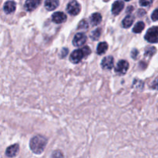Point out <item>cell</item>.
Wrapping results in <instances>:
<instances>
[{
    "label": "cell",
    "mask_w": 158,
    "mask_h": 158,
    "mask_svg": "<svg viewBox=\"0 0 158 158\" xmlns=\"http://www.w3.org/2000/svg\"><path fill=\"white\" fill-rule=\"evenodd\" d=\"M46 143H47V140L46 137L41 135H36L31 139L29 146L32 152L36 154H40L44 151Z\"/></svg>",
    "instance_id": "obj_1"
},
{
    "label": "cell",
    "mask_w": 158,
    "mask_h": 158,
    "mask_svg": "<svg viewBox=\"0 0 158 158\" xmlns=\"http://www.w3.org/2000/svg\"><path fill=\"white\" fill-rule=\"evenodd\" d=\"M145 40L151 43H158V26L150 28L145 35Z\"/></svg>",
    "instance_id": "obj_2"
},
{
    "label": "cell",
    "mask_w": 158,
    "mask_h": 158,
    "mask_svg": "<svg viewBox=\"0 0 158 158\" xmlns=\"http://www.w3.org/2000/svg\"><path fill=\"white\" fill-rule=\"evenodd\" d=\"M66 10L69 12L70 15H77L80 13V10H81V6L79 4L78 2L76 0H72L69 2L66 7Z\"/></svg>",
    "instance_id": "obj_3"
},
{
    "label": "cell",
    "mask_w": 158,
    "mask_h": 158,
    "mask_svg": "<svg viewBox=\"0 0 158 158\" xmlns=\"http://www.w3.org/2000/svg\"><path fill=\"white\" fill-rule=\"evenodd\" d=\"M85 56L83 53V49H76L74 50L72 53L70 54V56H69V60L72 62L73 63H79L82 60V59L84 58Z\"/></svg>",
    "instance_id": "obj_4"
},
{
    "label": "cell",
    "mask_w": 158,
    "mask_h": 158,
    "mask_svg": "<svg viewBox=\"0 0 158 158\" xmlns=\"http://www.w3.org/2000/svg\"><path fill=\"white\" fill-rule=\"evenodd\" d=\"M129 69V63L126 60H120L117 63V67L115 68V72L120 75H123L127 72Z\"/></svg>",
    "instance_id": "obj_5"
},
{
    "label": "cell",
    "mask_w": 158,
    "mask_h": 158,
    "mask_svg": "<svg viewBox=\"0 0 158 158\" xmlns=\"http://www.w3.org/2000/svg\"><path fill=\"white\" fill-rule=\"evenodd\" d=\"M86 41V35L83 32H79V33L76 34V35L74 36L73 40V44L77 47H80V46L84 45Z\"/></svg>",
    "instance_id": "obj_6"
},
{
    "label": "cell",
    "mask_w": 158,
    "mask_h": 158,
    "mask_svg": "<svg viewBox=\"0 0 158 158\" xmlns=\"http://www.w3.org/2000/svg\"><path fill=\"white\" fill-rule=\"evenodd\" d=\"M114 66V57L111 56L104 57L101 62V66L104 69H111Z\"/></svg>",
    "instance_id": "obj_7"
},
{
    "label": "cell",
    "mask_w": 158,
    "mask_h": 158,
    "mask_svg": "<svg viewBox=\"0 0 158 158\" xmlns=\"http://www.w3.org/2000/svg\"><path fill=\"white\" fill-rule=\"evenodd\" d=\"M41 3V0H26L25 2V9L28 12H32L36 9Z\"/></svg>",
    "instance_id": "obj_8"
},
{
    "label": "cell",
    "mask_w": 158,
    "mask_h": 158,
    "mask_svg": "<svg viewBox=\"0 0 158 158\" xmlns=\"http://www.w3.org/2000/svg\"><path fill=\"white\" fill-rule=\"evenodd\" d=\"M66 19H67V17H66V14L62 12H56L52 14V22L56 23V24L64 23V22L66 21Z\"/></svg>",
    "instance_id": "obj_9"
},
{
    "label": "cell",
    "mask_w": 158,
    "mask_h": 158,
    "mask_svg": "<svg viewBox=\"0 0 158 158\" xmlns=\"http://www.w3.org/2000/svg\"><path fill=\"white\" fill-rule=\"evenodd\" d=\"M123 7H124V3H123V2L120 1V0L116 1L115 2H114V4L112 6V13L114 15H118L123 10Z\"/></svg>",
    "instance_id": "obj_10"
},
{
    "label": "cell",
    "mask_w": 158,
    "mask_h": 158,
    "mask_svg": "<svg viewBox=\"0 0 158 158\" xmlns=\"http://www.w3.org/2000/svg\"><path fill=\"white\" fill-rule=\"evenodd\" d=\"M19 147L18 144H13L9 146V148L6 149V156L9 157H15L19 152Z\"/></svg>",
    "instance_id": "obj_11"
},
{
    "label": "cell",
    "mask_w": 158,
    "mask_h": 158,
    "mask_svg": "<svg viewBox=\"0 0 158 158\" xmlns=\"http://www.w3.org/2000/svg\"><path fill=\"white\" fill-rule=\"evenodd\" d=\"M60 5L59 0H46L45 2V8L48 11H53L56 9Z\"/></svg>",
    "instance_id": "obj_12"
},
{
    "label": "cell",
    "mask_w": 158,
    "mask_h": 158,
    "mask_svg": "<svg viewBox=\"0 0 158 158\" xmlns=\"http://www.w3.org/2000/svg\"><path fill=\"white\" fill-rule=\"evenodd\" d=\"M15 8H16V4L14 1H7L4 5V11L7 14L15 12Z\"/></svg>",
    "instance_id": "obj_13"
},
{
    "label": "cell",
    "mask_w": 158,
    "mask_h": 158,
    "mask_svg": "<svg viewBox=\"0 0 158 158\" xmlns=\"http://www.w3.org/2000/svg\"><path fill=\"white\" fill-rule=\"evenodd\" d=\"M102 21V15L99 12H95L90 16V23L93 26H97Z\"/></svg>",
    "instance_id": "obj_14"
},
{
    "label": "cell",
    "mask_w": 158,
    "mask_h": 158,
    "mask_svg": "<svg viewBox=\"0 0 158 158\" xmlns=\"http://www.w3.org/2000/svg\"><path fill=\"white\" fill-rule=\"evenodd\" d=\"M134 22V18L132 15H127L124 19H123V22H122V26L125 29L130 28L133 25Z\"/></svg>",
    "instance_id": "obj_15"
},
{
    "label": "cell",
    "mask_w": 158,
    "mask_h": 158,
    "mask_svg": "<svg viewBox=\"0 0 158 158\" xmlns=\"http://www.w3.org/2000/svg\"><path fill=\"white\" fill-rule=\"evenodd\" d=\"M108 49V44L106 43V42H102V43H100L97 46V52L99 55H103L105 52L107 51Z\"/></svg>",
    "instance_id": "obj_16"
},
{
    "label": "cell",
    "mask_w": 158,
    "mask_h": 158,
    "mask_svg": "<svg viewBox=\"0 0 158 158\" xmlns=\"http://www.w3.org/2000/svg\"><path fill=\"white\" fill-rule=\"evenodd\" d=\"M145 28V24L143 22H138L137 24L134 26V29H133V32H135V33H140Z\"/></svg>",
    "instance_id": "obj_17"
},
{
    "label": "cell",
    "mask_w": 158,
    "mask_h": 158,
    "mask_svg": "<svg viewBox=\"0 0 158 158\" xmlns=\"http://www.w3.org/2000/svg\"><path fill=\"white\" fill-rule=\"evenodd\" d=\"M157 52V49L155 47H148L145 51V56H152Z\"/></svg>",
    "instance_id": "obj_18"
},
{
    "label": "cell",
    "mask_w": 158,
    "mask_h": 158,
    "mask_svg": "<svg viewBox=\"0 0 158 158\" xmlns=\"http://www.w3.org/2000/svg\"><path fill=\"white\" fill-rule=\"evenodd\" d=\"M100 35H101V29H97L92 32L91 37L94 40H97L100 37Z\"/></svg>",
    "instance_id": "obj_19"
},
{
    "label": "cell",
    "mask_w": 158,
    "mask_h": 158,
    "mask_svg": "<svg viewBox=\"0 0 158 158\" xmlns=\"http://www.w3.org/2000/svg\"><path fill=\"white\" fill-rule=\"evenodd\" d=\"M51 158H64V157H63V154L61 151H56L52 154Z\"/></svg>",
    "instance_id": "obj_20"
},
{
    "label": "cell",
    "mask_w": 158,
    "mask_h": 158,
    "mask_svg": "<svg viewBox=\"0 0 158 158\" xmlns=\"http://www.w3.org/2000/svg\"><path fill=\"white\" fill-rule=\"evenodd\" d=\"M153 2V0H140L139 3L141 6H148Z\"/></svg>",
    "instance_id": "obj_21"
},
{
    "label": "cell",
    "mask_w": 158,
    "mask_h": 158,
    "mask_svg": "<svg viewBox=\"0 0 158 158\" xmlns=\"http://www.w3.org/2000/svg\"><path fill=\"white\" fill-rule=\"evenodd\" d=\"M88 26H88V23H86V21H85V20H82V21L80 23V24H79L78 28L81 29H87Z\"/></svg>",
    "instance_id": "obj_22"
},
{
    "label": "cell",
    "mask_w": 158,
    "mask_h": 158,
    "mask_svg": "<svg viewBox=\"0 0 158 158\" xmlns=\"http://www.w3.org/2000/svg\"><path fill=\"white\" fill-rule=\"evenodd\" d=\"M82 49H83V53H84L85 57L88 56H89V54H90L91 50H90V49H89V46H84V47L82 48Z\"/></svg>",
    "instance_id": "obj_23"
},
{
    "label": "cell",
    "mask_w": 158,
    "mask_h": 158,
    "mask_svg": "<svg viewBox=\"0 0 158 158\" xmlns=\"http://www.w3.org/2000/svg\"><path fill=\"white\" fill-rule=\"evenodd\" d=\"M151 19L153 21H158V8L153 12L152 15H151Z\"/></svg>",
    "instance_id": "obj_24"
},
{
    "label": "cell",
    "mask_w": 158,
    "mask_h": 158,
    "mask_svg": "<svg viewBox=\"0 0 158 158\" xmlns=\"http://www.w3.org/2000/svg\"><path fill=\"white\" fill-rule=\"evenodd\" d=\"M151 88L154 89H157V90H158V78L156 79V80L153 82L152 84H151Z\"/></svg>",
    "instance_id": "obj_25"
},
{
    "label": "cell",
    "mask_w": 158,
    "mask_h": 158,
    "mask_svg": "<svg viewBox=\"0 0 158 158\" xmlns=\"http://www.w3.org/2000/svg\"><path fill=\"white\" fill-rule=\"evenodd\" d=\"M138 54H139L138 50H137V49H133L132 52H131V56H132L133 59H137Z\"/></svg>",
    "instance_id": "obj_26"
},
{
    "label": "cell",
    "mask_w": 158,
    "mask_h": 158,
    "mask_svg": "<svg viewBox=\"0 0 158 158\" xmlns=\"http://www.w3.org/2000/svg\"><path fill=\"white\" fill-rule=\"evenodd\" d=\"M68 53V49L66 48H63L61 51V57H65L66 56V54Z\"/></svg>",
    "instance_id": "obj_27"
},
{
    "label": "cell",
    "mask_w": 158,
    "mask_h": 158,
    "mask_svg": "<svg viewBox=\"0 0 158 158\" xmlns=\"http://www.w3.org/2000/svg\"><path fill=\"white\" fill-rule=\"evenodd\" d=\"M133 9H134V8H133L132 6H130V7H128L127 9V12H131Z\"/></svg>",
    "instance_id": "obj_28"
},
{
    "label": "cell",
    "mask_w": 158,
    "mask_h": 158,
    "mask_svg": "<svg viewBox=\"0 0 158 158\" xmlns=\"http://www.w3.org/2000/svg\"><path fill=\"white\" fill-rule=\"evenodd\" d=\"M125 1H127V2H128V1H131V0H125Z\"/></svg>",
    "instance_id": "obj_29"
}]
</instances>
